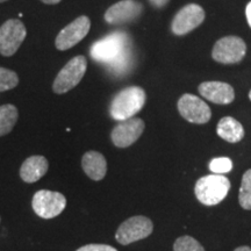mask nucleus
<instances>
[{
	"instance_id": "39448f33",
	"label": "nucleus",
	"mask_w": 251,
	"mask_h": 251,
	"mask_svg": "<svg viewBox=\"0 0 251 251\" xmlns=\"http://www.w3.org/2000/svg\"><path fill=\"white\" fill-rule=\"evenodd\" d=\"M27 36L25 25L19 19H9L0 27V54L11 57Z\"/></svg>"
},
{
	"instance_id": "a211bd4d",
	"label": "nucleus",
	"mask_w": 251,
	"mask_h": 251,
	"mask_svg": "<svg viewBox=\"0 0 251 251\" xmlns=\"http://www.w3.org/2000/svg\"><path fill=\"white\" fill-rule=\"evenodd\" d=\"M18 108L11 103L0 106V136L11 133L18 121Z\"/></svg>"
},
{
	"instance_id": "f03ea898",
	"label": "nucleus",
	"mask_w": 251,
	"mask_h": 251,
	"mask_svg": "<svg viewBox=\"0 0 251 251\" xmlns=\"http://www.w3.org/2000/svg\"><path fill=\"white\" fill-rule=\"evenodd\" d=\"M230 190V181L224 175H208L201 177L194 186L197 199L202 205L214 206L227 197Z\"/></svg>"
},
{
	"instance_id": "a878e982",
	"label": "nucleus",
	"mask_w": 251,
	"mask_h": 251,
	"mask_svg": "<svg viewBox=\"0 0 251 251\" xmlns=\"http://www.w3.org/2000/svg\"><path fill=\"white\" fill-rule=\"evenodd\" d=\"M42 2H45L47 5H56L58 4V2H61L62 0H41Z\"/></svg>"
},
{
	"instance_id": "6e6552de",
	"label": "nucleus",
	"mask_w": 251,
	"mask_h": 251,
	"mask_svg": "<svg viewBox=\"0 0 251 251\" xmlns=\"http://www.w3.org/2000/svg\"><path fill=\"white\" fill-rule=\"evenodd\" d=\"M178 111L185 120L192 124L202 125L211 120L212 112L209 106L193 94H184L178 101Z\"/></svg>"
},
{
	"instance_id": "ddd939ff",
	"label": "nucleus",
	"mask_w": 251,
	"mask_h": 251,
	"mask_svg": "<svg viewBox=\"0 0 251 251\" xmlns=\"http://www.w3.org/2000/svg\"><path fill=\"white\" fill-rule=\"evenodd\" d=\"M143 11V5L136 0H122L112 5L105 13L106 23L121 25L134 21Z\"/></svg>"
},
{
	"instance_id": "4468645a",
	"label": "nucleus",
	"mask_w": 251,
	"mask_h": 251,
	"mask_svg": "<svg viewBox=\"0 0 251 251\" xmlns=\"http://www.w3.org/2000/svg\"><path fill=\"white\" fill-rule=\"evenodd\" d=\"M198 90L203 98L219 105H227L235 99L233 87L222 81H205L200 84Z\"/></svg>"
},
{
	"instance_id": "2eb2a0df",
	"label": "nucleus",
	"mask_w": 251,
	"mask_h": 251,
	"mask_svg": "<svg viewBox=\"0 0 251 251\" xmlns=\"http://www.w3.org/2000/svg\"><path fill=\"white\" fill-rule=\"evenodd\" d=\"M48 161L43 156H30L23 163L20 169V177L28 184L40 180L48 171Z\"/></svg>"
},
{
	"instance_id": "b1692460",
	"label": "nucleus",
	"mask_w": 251,
	"mask_h": 251,
	"mask_svg": "<svg viewBox=\"0 0 251 251\" xmlns=\"http://www.w3.org/2000/svg\"><path fill=\"white\" fill-rule=\"evenodd\" d=\"M149 1H150V4L153 6V7L163 8L166 4H168L169 0H149Z\"/></svg>"
},
{
	"instance_id": "20e7f679",
	"label": "nucleus",
	"mask_w": 251,
	"mask_h": 251,
	"mask_svg": "<svg viewBox=\"0 0 251 251\" xmlns=\"http://www.w3.org/2000/svg\"><path fill=\"white\" fill-rule=\"evenodd\" d=\"M152 230L153 225L151 220L146 216L137 215L122 222L120 227L118 228L115 238L122 246H127V244L148 237L152 233Z\"/></svg>"
},
{
	"instance_id": "aec40b11",
	"label": "nucleus",
	"mask_w": 251,
	"mask_h": 251,
	"mask_svg": "<svg viewBox=\"0 0 251 251\" xmlns=\"http://www.w3.org/2000/svg\"><path fill=\"white\" fill-rule=\"evenodd\" d=\"M19 84V77L14 71L0 68V92L14 89Z\"/></svg>"
},
{
	"instance_id": "393cba45",
	"label": "nucleus",
	"mask_w": 251,
	"mask_h": 251,
	"mask_svg": "<svg viewBox=\"0 0 251 251\" xmlns=\"http://www.w3.org/2000/svg\"><path fill=\"white\" fill-rule=\"evenodd\" d=\"M246 15H247L248 24H249V26L251 27V1L248 4L247 8H246Z\"/></svg>"
},
{
	"instance_id": "f8f14e48",
	"label": "nucleus",
	"mask_w": 251,
	"mask_h": 251,
	"mask_svg": "<svg viewBox=\"0 0 251 251\" xmlns=\"http://www.w3.org/2000/svg\"><path fill=\"white\" fill-rule=\"evenodd\" d=\"M124 48V34L115 33L94 43L91 48V57L99 62H112L120 57Z\"/></svg>"
},
{
	"instance_id": "7ed1b4c3",
	"label": "nucleus",
	"mask_w": 251,
	"mask_h": 251,
	"mask_svg": "<svg viewBox=\"0 0 251 251\" xmlns=\"http://www.w3.org/2000/svg\"><path fill=\"white\" fill-rule=\"evenodd\" d=\"M87 69L86 58L83 55L70 59L58 72L52 84V90L57 94H64L76 87L83 79Z\"/></svg>"
},
{
	"instance_id": "cd10ccee",
	"label": "nucleus",
	"mask_w": 251,
	"mask_h": 251,
	"mask_svg": "<svg viewBox=\"0 0 251 251\" xmlns=\"http://www.w3.org/2000/svg\"><path fill=\"white\" fill-rule=\"evenodd\" d=\"M5 1H7V0H0V4H1V2H5Z\"/></svg>"
},
{
	"instance_id": "1a4fd4ad",
	"label": "nucleus",
	"mask_w": 251,
	"mask_h": 251,
	"mask_svg": "<svg viewBox=\"0 0 251 251\" xmlns=\"http://www.w3.org/2000/svg\"><path fill=\"white\" fill-rule=\"evenodd\" d=\"M90 28L91 21L89 18L85 15L77 18L59 31L55 41L56 48L62 51L72 48L89 34Z\"/></svg>"
},
{
	"instance_id": "dca6fc26",
	"label": "nucleus",
	"mask_w": 251,
	"mask_h": 251,
	"mask_svg": "<svg viewBox=\"0 0 251 251\" xmlns=\"http://www.w3.org/2000/svg\"><path fill=\"white\" fill-rule=\"evenodd\" d=\"M83 170L92 180H101L107 172V162L98 151H87L81 158Z\"/></svg>"
},
{
	"instance_id": "412c9836",
	"label": "nucleus",
	"mask_w": 251,
	"mask_h": 251,
	"mask_svg": "<svg viewBox=\"0 0 251 251\" xmlns=\"http://www.w3.org/2000/svg\"><path fill=\"white\" fill-rule=\"evenodd\" d=\"M174 251H205V249L196 238L191 236H181L176 240Z\"/></svg>"
},
{
	"instance_id": "f257e3e1",
	"label": "nucleus",
	"mask_w": 251,
	"mask_h": 251,
	"mask_svg": "<svg viewBox=\"0 0 251 251\" xmlns=\"http://www.w3.org/2000/svg\"><path fill=\"white\" fill-rule=\"evenodd\" d=\"M146 99V92L142 87H126L114 96L109 105V114L117 121L128 120L143 108Z\"/></svg>"
},
{
	"instance_id": "bb28decb",
	"label": "nucleus",
	"mask_w": 251,
	"mask_h": 251,
	"mask_svg": "<svg viewBox=\"0 0 251 251\" xmlns=\"http://www.w3.org/2000/svg\"><path fill=\"white\" fill-rule=\"evenodd\" d=\"M234 251H251V248H249V247H238Z\"/></svg>"
},
{
	"instance_id": "9b49d317",
	"label": "nucleus",
	"mask_w": 251,
	"mask_h": 251,
	"mask_svg": "<svg viewBox=\"0 0 251 251\" xmlns=\"http://www.w3.org/2000/svg\"><path fill=\"white\" fill-rule=\"evenodd\" d=\"M142 119L130 118L128 120L120 121L112 130L111 139L118 148H127L140 139L144 130Z\"/></svg>"
},
{
	"instance_id": "f3484780",
	"label": "nucleus",
	"mask_w": 251,
	"mask_h": 251,
	"mask_svg": "<svg viewBox=\"0 0 251 251\" xmlns=\"http://www.w3.org/2000/svg\"><path fill=\"white\" fill-rule=\"evenodd\" d=\"M216 133L229 143H237L244 137V128L234 118L225 117L219 121Z\"/></svg>"
},
{
	"instance_id": "423d86ee",
	"label": "nucleus",
	"mask_w": 251,
	"mask_h": 251,
	"mask_svg": "<svg viewBox=\"0 0 251 251\" xmlns=\"http://www.w3.org/2000/svg\"><path fill=\"white\" fill-rule=\"evenodd\" d=\"M34 212L42 219H52L58 216L67 206V199L59 192L41 190L33 197Z\"/></svg>"
},
{
	"instance_id": "9d476101",
	"label": "nucleus",
	"mask_w": 251,
	"mask_h": 251,
	"mask_svg": "<svg viewBox=\"0 0 251 251\" xmlns=\"http://www.w3.org/2000/svg\"><path fill=\"white\" fill-rule=\"evenodd\" d=\"M205 20V11L201 6L190 4L183 7L176 14L172 21V31L178 36L190 33Z\"/></svg>"
},
{
	"instance_id": "6ab92c4d",
	"label": "nucleus",
	"mask_w": 251,
	"mask_h": 251,
	"mask_svg": "<svg viewBox=\"0 0 251 251\" xmlns=\"http://www.w3.org/2000/svg\"><path fill=\"white\" fill-rule=\"evenodd\" d=\"M238 201H240L242 208L247 209V211H251V169L248 170L242 177Z\"/></svg>"
},
{
	"instance_id": "4be33fe9",
	"label": "nucleus",
	"mask_w": 251,
	"mask_h": 251,
	"mask_svg": "<svg viewBox=\"0 0 251 251\" xmlns=\"http://www.w3.org/2000/svg\"><path fill=\"white\" fill-rule=\"evenodd\" d=\"M233 169V162L228 157H218L212 159L209 163V170L214 175H225L231 171Z\"/></svg>"
},
{
	"instance_id": "c85d7f7f",
	"label": "nucleus",
	"mask_w": 251,
	"mask_h": 251,
	"mask_svg": "<svg viewBox=\"0 0 251 251\" xmlns=\"http://www.w3.org/2000/svg\"><path fill=\"white\" fill-rule=\"evenodd\" d=\"M249 99L251 100V90H250V92H249Z\"/></svg>"
},
{
	"instance_id": "0eeeda50",
	"label": "nucleus",
	"mask_w": 251,
	"mask_h": 251,
	"mask_svg": "<svg viewBox=\"0 0 251 251\" xmlns=\"http://www.w3.org/2000/svg\"><path fill=\"white\" fill-rule=\"evenodd\" d=\"M247 52L246 42L238 36H226L214 45L212 57L222 64H235L244 58Z\"/></svg>"
},
{
	"instance_id": "5701e85b",
	"label": "nucleus",
	"mask_w": 251,
	"mask_h": 251,
	"mask_svg": "<svg viewBox=\"0 0 251 251\" xmlns=\"http://www.w3.org/2000/svg\"><path fill=\"white\" fill-rule=\"evenodd\" d=\"M77 251H118L115 248L107 244H87L78 249Z\"/></svg>"
}]
</instances>
